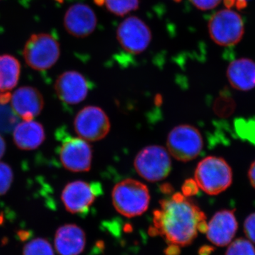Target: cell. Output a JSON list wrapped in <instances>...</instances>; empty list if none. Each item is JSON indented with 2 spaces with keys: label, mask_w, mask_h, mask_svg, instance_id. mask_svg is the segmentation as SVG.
<instances>
[{
  "label": "cell",
  "mask_w": 255,
  "mask_h": 255,
  "mask_svg": "<svg viewBox=\"0 0 255 255\" xmlns=\"http://www.w3.org/2000/svg\"><path fill=\"white\" fill-rule=\"evenodd\" d=\"M159 204L160 208L153 213L151 236H161L169 245L186 247L194 241L198 233L207 232L205 214L187 196L175 193Z\"/></svg>",
  "instance_id": "cell-1"
},
{
  "label": "cell",
  "mask_w": 255,
  "mask_h": 255,
  "mask_svg": "<svg viewBox=\"0 0 255 255\" xmlns=\"http://www.w3.org/2000/svg\"><path fill=\"white\" fill-rule=\"evenodd\" d=\"M150 201L147 186L135 179H124L116 184L112 191L114 208L126 217H135L145 213Z\"/></svg>",
  "instance_id": "cell-2"
},
{
  "label": "cell",
  "mask_w": 255,
  "mask_h": 255,
  "mask_svg": "<svg viewBox=\"0 0 255 255\" xmlns=\"http://www.w3.org/2000/svg\"><path fill=\"white\" fill-rule=\"evenodd\" d=\"M198 187L209 195H217L232 184L233 172L225 159L209 156L200 161L195 170Z\"/></svg>",
  "instance_id": "cell-3"
},
{
  "label": "cell",
  "mask_w": 255,
  "mask_h": 255,
  "mask_svg": "<svg viewBox=\"0 0 255 255\" xmlns=\"http://www.w3.org/2000/svg\"><path fill=\"white\" fill-rule=\"evenodd\" d=\"M60 54L59 43L49 33L32 35L23 51L26 64L38 71L51 68L58 61Z\"/></svg>",
  "instance_id": "cell-4"
},
{
  "label": "cell",
  "mask_w": 255,
  "mask_h": 255,
  "mask_svg": "<svg viewBox=\"0 0 255 255\" xmlns=\"http://www.w3.org/2000/svg\"><path fill=\"white\" fill-rule=\"evenodd\" d=\"M134 166L140 177L156 182L163 180L170 173L172 161L168 150L162 146L150 145L137 153Z\"/></svg>",
  "instance_id": "cell-5"
},
{
  "label": "cell",
  "mask_w": 255,
  "mask_h": 255,
  "mask_svg": "<svg viewBox=\"0 0 255 255\" xmlns=\"http://www.w3.org/2000/svg\"><path fill=\"white\" fill-rule=\"evenodd\" d=\"M208 26L211 39L221 46H234L244 35V23L241 15L229 9L215 13Z\"/></svg>",
  "instance_id": "cell-6"
},
{
  "label": "cell",
  "mask_w": 255,
  "mask_h": 255,
  "mask_svg": "<svg viewBox=\"0 0 255 255\" xmlns=\"http://www.w3.org/2000/svg\"><path fill=\"white\" fill-rule=\"evenodd\" d=\"M167 150L181 162H189L198 157L204 147L202 135L197 128L190 125H179L169 132Z\"/></svg>",
  "instance_id": "cell-7"
},
{
  "label": "cell",
  "mask_w": 255,
  "mask_h": 255,
  "mask_svg": "<svg viewBox=\"0 0 255 255\" xmlns=\"http://www.w3.org/2000/svg\"><path fill=\"white\" fill-rule=\"evenodd\" d=\"M74 128L79 137L87 141L95 142L108 135L111 123L108 116L102 109L88 106L77 114L74 121Z\"/></svg>",
  "instance_id": "cell-8"
},
{
  "label": "cell",
  "mask_w": 255,
  "mask_h": 255,
  "mask_svg": "<svg viewBox=\"0 0 255 255\" xmlns=\"http://www.w3.org/2000/svg\"><path fill=\"white\" fill-rule=\"evenodd\" d=\"M101 194L102 187L100 184L78 180L68 183L65 186L62 191L61 199L68 212L86 215Z\"/></svg>",
  "instance_id": "cell-9"
},
{
  "label": "cell",
  "mask_w": 255,
  "mask_h": 255,
  "mask_svg": "<svg viewBox=\"0 0 255 255\" xmlns=\"http://www.w3.org/2000/svg\"><path fill=\"white\" fill-rule=\"evenodd\" d=\"M117 39L125 51L140 54L147 49L152 40L150 28L140 18L130 16L119 25Z\"/></svg>",
  "instance_id": "cell-10"
},
{
  "label": "cell",
  "mask_w": 255,
  "mask_h": 255,
  "mask_svg": "<svg viewBox=\"0 0 255 255\" xmlns=\"http://www.w3.org/2000/svg\"><path fill=\"white\" fill-rule=\"evenodd\" d=\"M59 156L63 167L71 172H88L91 168L92 147L81 137H65L60 147Z\"/></svg>",
  "instance_id": "cell-11"
},
{
  "label": "cell",
  "mask_w": 255,
  "mask_h": 255,
  "mask_svg": "<svg viewBox=\"0 0 255 255\" xmlns=\"http://www.w3.org/2000/svg\"><path fill=\"white\" fill-rule=\"evenodd\" d=\"M94 10L87 4L78 3L69 7L64 16V26L72 36L85 38L91 34L97 26Z\"/></svg>",
  "instance_id": "cell-12"
},
{
  "label": "cell",
  "mask_w": 255,
  "mask_h": 255,
  "mask_svg": "<svg viewBox=\"0 0 255 255\" xmlns=\"http://www.w3.org/2000/svg\"><path fill=\"white\" fill-rule=\"evenodd\" d=\"M55 90L62 102L68 105H77L86 98L89 84L81 73L71 70L58 77L55 81Z\"/></svg>",
  "instance_id": "cell-13"
},
{
  "label": "cell",
  "mask_w": 255,
  "mask_h": 255,
  "mask_svg": "<svg viewBox=\"0 0 255 255\" xmlns=\"http://www.w3.org/2000/svg\"><path fill=\"white\" fill-rule=\"evenodd\" d=\"M11 108L23 121H31L39 115L44 107L41 92L30 86L20 87L11 97Z\"/></svg>",
  "instance_id": "cell-14"
},
{
  "label": "cell",
  "mask_w": 255,
  "mask_h": 255,
  "mask_svg": "<svg viewBox=\"0 0 255 255\" xmlns=\"http://www.w3.org/2000/svg\"><path fill=\"white\" fill-rule=\"evenodd\" d=\"M234 210H223L216 213L208 225L207 238L216 246H228L236 236L238 228Z\"/></svg>",
  "instance_id": "cell-15"
},
{
  "label": "cell",
  "mask_w": 255,
  "mask_h": 255,
  "mask_svg": "<svg viewBox=\"0 0 255 255\" xmlns=\"http://www.w3.org/2000/svg\"><path fill=\"white\" fill-rule=\"evenodd\" d=\"M86 236L81 228L66 224L57 230L55 247L60 255H79L85 250Z\"/></svg>",
  "instance_id": "cell-16"
},
{
  "label": "cell",
  "mask_w": 255,
  "mask_h": 255,
  "mask_svg": "<svg viewBox=\"0 0 255 255\" xmlns=\"http://www.w3.org/2000/svg\"><path fill=\"white\" fill-rule=\"evenodd\" d=\"M13 139L15 145L21 150H35L46 139L44 128L34 121H24L15 127Z\"/></svg>",
  "instance_id": "cell-17"
},
{
  "label": "cell",
  "mask_w": 255,
  "mask_h": 255,
  "mask_svg": "<svg viewBox=\"0 0 255 255\" xmlns=\"http://www.w3.org/2000/svg\"><path fill=\"white\" fill-rule=\"evenodd\" d=\"M231 86L241 91H249L255 87V63L248 58H240L230 64L227 70Z\"/></svg>",
  "instance_id": "cell-18"
},
{
  "label": "cell",
  "mask_w": 255,
  "mask_h": 255,
  "mask_svg": "<svg viewBox=\"0 0 255 255\" xmlns=\"http://www.w3.org/2000/svg\"><path fill=\"white\" fill-rule=\"evenodd\" d=\"M21 73L19 62L12 55H0V104L11 100L10 91L16 86Z\"/></svg>",
  "instance_id": "cell-19"
},
{
  "label": "cell",
  "mask_w": 255,
  "mask_h": 255,
  "mask_svg": "<svg viewBox=\"0 0 255 255\" xmlns=\"http://www.w3.org/2000/svg\"><path fill=\"white\" fill-rule=\"evenodd\" d=\"M96 4L106 8L117 16H123L130 11L136 10L139 0H95Z\"/></svg>",
  "instance_id": "cell-20"
},
{
  "label": "cell",
  "mask_w": 255,
  "mask_h": 255,
  "mask_svg": "<svg viewBox=\"0 0 255 255\" xmlns=\"http://www.w3.org/2000/svg\"><path fill=\"white\" fill-rule=\"evenodd\" d=\"M23 255H55L49 242L43 238H35L23 247Z\"/></svg>",
  "instance_id": "cell-21"
},
{
  "label": "cell",
  "mask_w": 255,
  "mask_h": 255,
  "mask_svg": "<svg viewBox=\"0 0 255 255\" xmlns=\"http://www.w3.org/2000/svg\"><path fill=\"white\" fill-rule=\"evenodd\" d=\"M226 255H255V248L251 242L238 238L228 247Z\"/></svg>",
  "instance_id": "cell-22"
},
{
  "label": "cell",
  "mask_w": 255,
  "mask_h": 255,
  "mask_svg": "<svg viewBox=\"0 0 255 255\" xmlns=\"http://www.w3.org/2000/svg\"><path fill=\"white\" fill-rule=\"evenodd\" d=\"M14 174L9 164L0 162V196L6 194L12 184Z\"/></svg>",
  "instance_id": "cell-23"
},
{
  "label": "cell",
  "mask_w": 255,
  "mask_h": 255,
  "mask_svg": "<svg viewBox=\"0 0 255 255\" xmlns=\"http://www.w3.org/2000/svg\"><path fill=\"white\" fill-rule=\"evenodd\" d=\"M244 231L247 237L255 243V213L247 218L244 223Z\"/></svg>",
  "instance_id": "cell-24"
},
{
  "label": "cell",
  "mask_w": 255,
  "mask_h": 255,
  "mask_svg": "<svg viewBox=\"0 0 255 255\" xmlns=\"http://www.w3.org/2000/svg\"><path fill=\"white\" fill-rule=\"evenodd\" d=\"M191 4L200 10L214 9L221 3V0H189Z\"/></svg>",
  "instance_id": "cell-25"
},
{
  "label": "cell",
  "mask_w": 255,
  "mask_h": 255,
  "mask_svg": "<svg viewBox=\"0 0 255 255\" xmlns=\"http://www.w3.org/2000/svg\"><path fill=\"white\" fill-rule=\"evenodd\" d=\"M198 191H199V187H198L197 184L195 181L191 180V179L184 183L182 187V194L187 197L195 195Z\"/></svg>",
  "instance_id": "cell-26"
},
{
  "label": "cell",
  "mask_w": 255,
  "mask_h": 255,
  "mask_svg": "<svg viewBox=\"0 0 255 255\" xmlns=\"http://www.w3.org/2000/svg\"><path fill=\"white\" fill-rule=\"evenodd\" d=\"M250 0H224L225 4L228 9L236 6L237 9H241L246 7Z\"/></svg>",
  "instance_id": "cell-27"
},
{
  "label": "cell",
  "mask_w": 255,
  "mask_h": 255,
  "mask_svg": "<svg viewBox=\"0 0 255 255\" xmlns=\"http://www.w3.org/2000/svg\"><path fill=\"white\" fill-rule=\"evenodd\" d=\"M164 253H165L166 255H179L180 254V250H179V246L169 245Z\"/></svg>",
  "instance_id": "cell-28"
},
{
  "label": "cell",
  "mask_w": 255,
  "mask_h": 255,
  "mask_svg": "<svg viewBox=\"0 0 255 255\" xmlns=\"http://www.w3.org/2000/svg\"><path fill=\"white\" fill-rule=\"evenodd\" d=\"M248 176H249L250 182H251L252 186L255 189V161L250 167Z\"/></svg>",
  "instance_id": "cell-29"
},
{
  "label": "cell",
  "mask_w": 255,
  "mask_h": 255,
  "mask_svg": "<svg viewBox=\"0 0 255 255\" xmlns=\"http://www.w3.org/2000/svg\"><path fill=\"white\" fill-rule=\"evenodd\" d=\"M5 151H6V143L4 138L0 135V159L4 155Z\"/></svg>",
  "instance_id": "cell-30"
},
{
  "label": "cell",
  "mask_w": 255,
  "mask_h": 255,
  "mask_svg": "<svg viewBox=\"0 0 255 255\" xmlns=\"http://www.w3.org/2000/svg\"><path fill=\"white\" fill-rule=\"evenodd\" d=\"M212 248L211 247L209 246H204L202 248H201L200 251H199V254L200 255H208L211 253V251H212Z\"/></svg>",
  "instance_id": "cell-31"
},
{
  "label": "cell",
  "mask_w": 255,
  "mask_h": 255,
  "mask_svg": "<svg viewBox=\"0 0 255 255\" xmlns=\"http://www.w3.org/2000/svg\"><path fill=\"white\" fill-rule=\"evenodd\" d=\"M253 130H254V128H251V132H253ZM246 133H247V135H248V133H249L250 131H248V132H246ZM247 135L246 136V137H247Z\"/></svg>",
  "instance_id": "cell-32"
},
{
  "label": "cell",
  "mask_w": 255,
  "mask_h": 255,
  "mask_svg": "<svg viewBox=\"0 0 255 255\" xmlns=\"http://www.w3.org/2000/svg\"><path fill=\"white\" fill-rule=\"evenodd\" d=\"M57 1H58V2H63V0H56Z\"/></svg>",
  "instance_id": "cell-33"
},
{
  "label": "cell",
  "mask_w": 255,
  "mask_h": 255,
  "mask_svg": "<svg viewBox=\"0 0 255 255\" xmlns=\"http://www.w3.org/2000/svg\"><path fill=\"white\" fill-rule=\"evenodd\" d=\"M173 1H176V2H179V1H181V0H173Z\"/></svg>",
  "instance_id": "cell-34"
}]
</instances>
